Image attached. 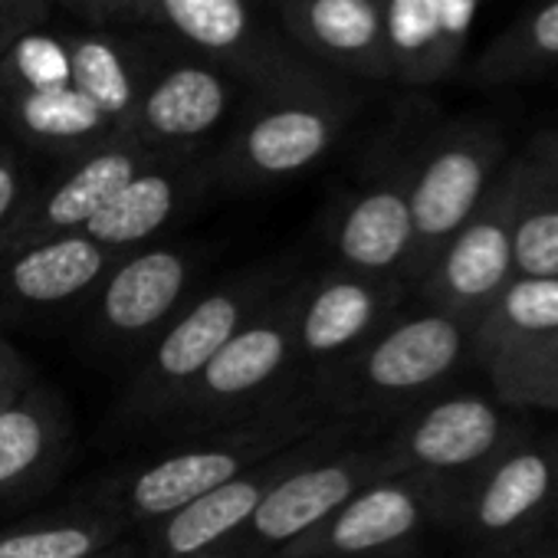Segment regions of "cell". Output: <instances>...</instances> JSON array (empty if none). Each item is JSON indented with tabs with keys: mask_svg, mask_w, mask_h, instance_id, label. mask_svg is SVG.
Here are the masks:
<instances>
[{
	"mask_svg": "<svg viewBox=\"0 0 558 558\" xmlns=\"http://www.w3.org/2000/svg\"><path fill=\"white\" fill-rule=\"evenodd\" d=\"M329 424L336 421L310 398H293L233 424L191 430L184 440L106 473L83 499L116 512L129 529H148Z\"/></svg>",
	"mask_w": 558,
	"mask_h": 558,
	"instance_id": "1",
	"label": "cell"
},
{
	"mask_svg": "<svg viewBox=\"0 0 558 558\" xmlns=\"http://www.w3.org/2000/svg\"><path fill=\"white\" fill-rule=\"evenodd\" d=\"M355 109L359 96L319 66L250 89L233 129L217 155L207 158L214 184L227 191H259L306 174L336 148Z\"/></svg>",
	"mask_w": 558,
	"mask_h": 558,
	"instance_id": "2",
	"label": "cell"
},
{
	"mask_svg": "<svg viewBox=\"0 0 558 558\" xmlns=\"http://www.w3.org/2000/svg\"><path fill=\"white\" fill-rule=\"evenodd\" d=\"M290 272L276 263H256L223 276L210 290L191 296L174 323L142 355L122 404L125 427H161L184 391L201 378L214 355L290 283Z\"/></svg>",
	"mask_w": 558,
	"mask_h": 558,
	"instance_id": "3",
	"label": "cell"
},
{
	"mask_svg": "<svg viewBox=\"0 0 558 558\" xmlns=\"http://www.w3.org/2000/svg\"><path fill=\"white\" fill-rule=\"evenodd\" d=\"M470 326L427 310L395 316L355 355L310 388V401L336 424L417 408L470 352Z\"/></svg>",
	"mask_w": 558,
	"mask_h": 558,
	"instance_id": "4",
	"label": "cell"
},
{
	"mask_svg": "<svg viewBox=\"0 0 558 558\" xmlns=\"http://www.w3.org/2000/svg\"><path fill=\"white\" fill-rule=\"evenodd\" d=\"M303 276L290 279L256 316L214 355L158 430L191 434L263 414L283 401L306 398L296 365V306Z\"/></svg>",
	"mask_w": 558,
	"mask_h": 558,
	"instance_id": "5",
	"label": "cell"
},
{
	"mask_svg": "<svg viewBox=\"0 0 558 558\" xmlns=\"http://www.w3.org/2000/svg\"><path fill=\"white\" fill-rule=\"evenodd\" d=\"M506 165V138L493 122L457 119L411 155L414 246L404 283H421L450 236L473 217Z\"/></svg>",
	"mask_w": 558,
	"mask_h": 558,
	"instance_id": "6",
	"label": "cell"
},
{
	"mask_svg": "<svg viewBox=\"0 0 558 558\" xmlns=\"http://www.w3.org/2000/svg\"><path fill=\"white\" fill-rule=\"evenodd\" d=\"M201 269V253L191 243L158 240L122 253L89 300V352L112 362L142 359L191 303Z\"/></svg>",
	"mask_w": 558,
	"mask_h": 558,
	"instance_id": "7",
	"label": "cell"
},
{
	"mask_svg": "<svg viewBox=\"0 0 558 558\" xmlns=\"http://www.w3.org/2000/svg\"><path fill=\"white\" fill-rule=\"evenodd\" d=\"M460 483L395 473L359 489L279 558H414L430 525H450Z\"/></svg>",
	"mask_w": 558,
	"mask_h": 558,
	"instance_id": "8",
	"label": "cell"
},
{
	"mask_svg": "<svg viewBox=\"0 0 558 558\" xmlns=\"http://www.w3.org/2000/svg\"><path fill=\"white\" fill-rule=\"evenodd\" d=\"M395 473L404 470L391 460L385 444L362 447L345 440L279 480L256 506L250 522L210 558H279L293 542L310 535L339 506H345L359 489Z\"/></svg>",
	"mask_w": 558,
	"mask_h": 558,
	"instance_id": "9",
	"label": "cell"
},
{
	"mask_svg": "<svg viewBox=\"0 0 558 558\" xmlns=\"http://www.w3.org/2000/svg\"><path fill=\"white\" fill-rule=\"evenodd\" d=\"M519 158L506 161L473 217L450 236L434 266L421 276V296L430 310L447 313L470 329L496 303L515 276L512 266V214L519 197Z\"/></svg>",
	"mask_w": 558,
	"mask_h": 558,
	"instance_id": "10",
	"label": "cell"
},
{
	"mask_svg": "<svg viewBox=\"0 0 558 558\" xmlns=\"http://www.w3.org/2000/svg\"><path fill=\"white\" fill-rule=\"evenodd\" d=\"M339 444H345V427L329 424L296 440L283 453L259 460L256 466L243 470L230 483L204 493L201 499L181 506L161 522L142 529V555L145 558H210L227 538H233L250 522L256 506L269 496V489L279 480L306 466L310 460L329 453Z\"/></svg>",
	"mask_w": 558,
	"mask_h": 558,
	"instance_id": "11",
	"label": "cell"
},
{
	"mask_svg": "<svg viewBox=\"0 0 558 558\" xmlns=\"http://www.w3.org/2000/svg\"><path fill=\"white\" fill-rule=\"evenodd\" d=\"M404 283L372 279L339 266L303 276L296 306V365L310 391L319 378L355 355L385 323L395 319Z\"/></svg>",
	"mask_w": 558,
	"mask_h": 558,
	"instance_id": "12",
	"label": "cell"
},
{
	"mask_svg": "<svg viewBox=\"0 0 558 558\" xmlns=\"http://www.w3.org/2000/svg\"><path fill=\"white\" fill-rule=\"evenodd\" d=\"M151 4L155 24L168 27L184 50L230 73L246 93L316 66L290 40L259 24L256 0H151Z\"/></svg>",
	"mask_w": 558,
	"mask_h": 558,
	"instance_id": "13",
	"label": "cell"
},
{
	"mask_svg": "<svg viewBox=\"0 0 558 558\" xmlns=\"http://www.w3.org/2000/svg\"><path fill=\"white\" fill-rule=\"evenodd\" d=\"M411 155L381 158L329 210L326 233L339 269L404 283L414 246Z\"/></svg>",
	"mask_w": 558,
	"mask_h": 558,
	"instance_id": "14",
	"label": "cell"
},
{
	"mask_svg": "<svg viewBox=\"0 0 558 558\" xmlns=\"http://www.w3.org/2000/svg\"><path fill=\"white\" fill-rule=\"evenodd\" d=\"M240 83L197 53L158 57L138 99L132 138L158 155H194L227 122Z\"/></svg>",
	"mask_w": 558,
	"mask_h": 558,
	"instance_id": "15",
	"label": "cell"
},
{
	"mask_svg": "<svg viewBox=\"0 0 558 558\" xmlns=\"http://www.w3.org/2000/svg\"><path fill=\"white\" fill-rule=\"evenodd\" d=\"M512 440L499 408L480 395L421 401L385 444L404 473L466 483Z\"/></svg>",
	"mask_w": 558,
	"mask_h": 558,
	"instance_id": "16",
	"label": "cell"
},
{
	"mask_svg": "<svg viewBox=\"0 0 558 558\" xmlns=\"http://www.w3.org/2000/svg\"><path fill=\"white\" fill-rule=\"evenodd\" d=\"M558 502V460L551 447L509 440L483 470L460 483L453 522L483 545L515 542Z\"/></svg>",
	"mask_w": 558,
	"mask_h": 558,
	"instance_id": "17",
	"label": "cell"
},
{
	"mask_svg": "<svg viewBox=\"0 0 558 558\" xmlns=\"http://www.w3.org/2000/svg\"><path fill=\"white\" fill-rule=\"evenodd\" d=\"M155 158L158 151L145 148L132 135H119L66 161V171L60 178H53L47 187H37L24 217L4 236V243H0V253L66 236V233H83L106 210V204Z\"/></svg>",
	"mask_w": 558,
	"mask_h": 558,
	"instance_id": "18",
	"label": "cell"
},
{
	"mask_svg": "<svg viewBox=\"0 0 558 558\" xmlns=\"http://www.w3.org/2000/svg\"><path fill=\"white\" fill-rule=\"evenodd\" d=\"M73 453V414L57 388L31 381L0 401V509L50 489Z\"/></svg>",
	"mask_w": 558,
	"mask_h": 558,
	"instance_id": "19",
	"label": "cell"
},
{
	"mask_svg": "<svg viewBox=\"0 0 558 558\" xmlns=\"http://www.w3.org/2000/svg\"><path fill=\"white\" fill-rule=\"evenodd\" d=\"M119 253L86 233H66L0 253V313L50 316L93 300Z\"/></svg>",
	"mask_w": 558,
	"mask_h": 558,
	"instance_id": "20",
	"label": "cell"
},
{
	"mask_svg": "<svg viewBox=\"0 0 558 558\" xmlns=\"http://www.w3.org/2000/svg\"><path fill=\"white\" fill-rule=\"evenodd\" d=\"M214 187L210 161L204 151L194 155H158L142 168L83 230L112 253H132L158 243L171 223H178L207 191Z\"/></svg>",
	"mask_w": 558,
	"mask_h": 558,
	"instance_id": "21",
	"label": "cell"
},
{
	"mask_svg": "<svg viewBox=\"0 0 558 558\" xmlns=\"http://www.w3.org/2000/svg\"><path fill=\"white\" fill-rule=\"evenodd\" d=\"M276 14L306 60L339 76L391 80L381 0H276Z\"/></svg>",
	"mask_w": 558,
	"mask_h": 558,
	"instance_id": "22",
	"label": "cell"
},
{
	"mask_svg": "<svg viewBox=\"0 0 558 558\" xmlns=\"http://www.w3.org/2000/svg\"><path fill=\"white\" fill-rule=\"evenodd\" d=\"M483 0H381L391 80L434 86L460 70Z\"/></svg>",
	"mask_w": 558,
	"mask_h": 558,
	"instance_id": "23",
	"label": "cell"
},
{
	"mask_svg": "<svg viewBox=\"0 0 558 558\" xmlns=\"http://www.w3.org/2000/svg\"><path fill=\"white\" fill-rule=\"evenodd\" d=\"M73 86L122 132L132 135L138 99L155 73V47L116 37L102 27L63 34Z\"/></svg>",
	"mask_w": 558,
	"mask_h": 558,
	"instance_id": "24",
	"label": "cell"
},
{
	"mask_svg": "<svg viewBox=\"0 0 558 558\" xmlns=\"http://www.w3.org/2000/svg\"><path fill=\"white\" fill-rule=\"evenodd\" d=\"M0 119L24 145L63 161H73L122 135L76 86L0 96Z\"/></svg>",
	"mask_w": 558,
	"mask_h": 558,
	"instance_id": "25",
	"label": "cell"
},
{
	"mask_svg": "<svg viewBox=\"0 0 558 558\" xmlns=\"http://www.w3.org/2000/svg\"><path fill=\"white\" fill-rule=\"evenodd\" d=\"M129 525L86 499L0 529V558H86L119 538Z\"/></svg>",
	"mask_w": 558,
	"mask_h": 558,
	"instance_id": "26",
	"label": "cell"
},
{
	"mask_svg": "<svg viewBox=\"0 0 558 558\" xmlns=\"http://www.w3.org/2000/svg\"><path fill=\"white\" fill-rule=\"evenodd\" d=\"M551 70H558V0H542L483 47L470 66V83L493 89L538 80Z\"/></svg>",
	"mask_w": 558,
	"mask_h": 558,
	"instance_id": "27",
	"label": "cell"
},
{
	"mask_svg": "<svg viewBox=\"0 0 558 558\" xmlns=\"http://www.w3.org/2000/svg\"><path fill=\"white\" fill-rule=\"evenodd\" d=\"M558 332V276H512L496 303L476 319L470 352L483 365L499 349Z\"/></svg>",
	"mask_w": 558,
	"mask_h": 558,
	"instance_id": "28",
	"label": "cell"
},
{
	"mask_svg": "<svg viewBox=\"0 0 558 558\" xmlns=\"http://www.w3.org/2000/svg\"><path fill=\"white\" fill-rule=\"evenodd\" d=\"M480 368L499 401L558 411V332L499 349Z\"/></svg>",
	"mask_w": 558,
	"mask_h": 558,
	"instance_id": "29",
	"label": "cell"
},
{
	"mask_svg": "<svg viewBox=\"0 0 558 558\" xmlns=\"http://www.w3.org/2000/svg\"><path fill=\"white\" fill-rule=\"evenodd\" d=\"M522 181L512 214L515 276H558V191L545 187L519 158Z\"/></svg>",
	"mask_w": 558,
	"mask_h": 558,
	"instance_id": "30",
	"label": "cell"
},
{
	"mask_svg": "<svg viewBox=\"0 0 558 558\" xmlns=\"http://www.w3.org/2000/svg\"><path fill=\"white\" fill-rule=\"evenodd\" d=\"M50 86H73L63 34L37 27L0 57V96L34 93Z\"/></svg>",
	"mask_w": 558,
	"mask_h": 558,
	"instance_id": "31",
	"label": "cell"
},
{
	"mask_svg": "<svg viewBox=\"0 0 558 558\" xmlns=\"http://www.w3.org/2000/svg\"><path fill=\"white\" fill-rule=\"evenodd\" d=\"M37 194V181L21 158V151L0 145V243L14 230V223L24 217L27 204Z\"/></svg>",
	"mask_w": 558,
	"mask_h": 558,
	"instance_id": "32",
	"label": "cell"
},
{
	"mask_svg": "<svg viewBox=\"0 0 558 558\" xmlns=\"http://www.w3.org/2000/svg\"><path fill=\"white\" fill-rule=\"evenodd\" d=\"M50 0H0V57L24 34L50 24Z\"/></svg>",
	"mask_w": 558,
	"mask_h": 558,
	"instance_id": "33",
	"label": "cell"
},
{
	"mask_svg": "<svg viewBox=\"0 0 558 558\" xmlns=\"http://www.w3.org/2000/svg\"><path fill=\"white\" fill-rule=\"evenodd\" d=\"M519 158L529 165V171H532L545 187L558 191V125L548 129V132H538Z\"/></svg>",
	"mask_w": 558,
	"mask_h": 558,
	"instance_id": "34",
	"label": "cell"
},
{
	"mask_svg": "<svg viewBox=\"0 0 558 558\" xmlns=\"http://www.w3.org/2000/svg\"><path fill=\"white\" fill-rule=\"evenodd\" d=\"M53 4V0H50ZM60 8H66L70 14L89 21L93 27L102 24H135V14L129 8V0H57Z\"/></svg>",
	"mask_w": 558,
	"mask_h": 558,
	"instance_id": "35",
	"label": "cell"
},
{
	"mask_svg": "<svg viewBox=\"0 0 558 558\" xmlns=\"http://www.w3.org/2000/svg\"><path fill=\"white\" fill-rule=\"evenodd\" d=\"M31 381H37L34 368L4 336H0V395H14L27 388Z\"/></svg>",
	"mask_w": 558,
	"mask_h": 558,
	"instance_id": "36",
	"label": "cell"
},
{
	"mask_svg": "<svg viewBox=\"0 0 558 558\" xmlns=\"http://www.w3.org/2000/svg\"><path fill=\"white\" fill-rule=\"evenodd\" d=\"M86 558H145V555H142V545H135V542H129V538H119V542H112V545H106V548L86 555Z\"/></svg>",
	"mask_w": 558,
	"mask_h": 558,
	"instance_id": "37",
	"label": "cell"
},
{
	"mask_svg": "<svg viewBox=\"0 0 558 558\" xmlns=\"http://www.w3.org/2000/svg\"><path fill=\"white\" fill-rule=\"evenodd\" d=\"M129 8L135 14V24H155V4H151V0H129Z\"/></svg>",
	"mask_w": 558,
	"mask_h": 558,
	"instance_id": "38",
	"label": "cell"
},
{
	"mask_svg": "<svg viewBox=\"0 0 558 558\" xmlns=\"http://www.w3.org/2000/svg\"><path fill=\"white\" fill-rule=\"evenodd\" d=\"M14 395H17V391H14ZM8 398H11V395H0V401H8Z\"/></svg>",
	"mask_w": 558,
	"mask_h": 558,
	"instance_id": "39",
	"label": "cell"
},
{
	"mask_svg": "<svg viewBox=\"0 0 558 558\" xmlns=\"http://www.w3.org/2000/svg\"><path fill=\"white\" fill-rule=\"evenodd\" d=\"M551 450H555V460H558V447H551Z\"/></svg>",
	"mask_w": 558,
	"mask_h": 558,
	"instance_id": "40",
	"label": "cell"
},
{
	"mask_svg": "<svg viewBox=\"0 0 558 558\" xmlns=\"http://www.w3.org/2000/svg\"><path fill=\"white\" fill-rule=\"evenodd\" d=\"M256 4H259V0H256Z\"/></svg>",
	"mask_w": 558,
	"mask_h": 558,
	"instance_id": "41",
	"label": "cell"
},
{
	"mask_svg": "<svg viewBox=\"0 0 558 558\" xmlns=\"http://www.w3.org/2000/svg\"><path fill=\"white\" fill-rule=\"evenodd\" d=\"M555 558H558V555H555Z\"/></svg>",
	"mask_w": 558,
	"mask_h": 558,
	"instance_id": "42",
	"label": "cell"
}]
</instances>
